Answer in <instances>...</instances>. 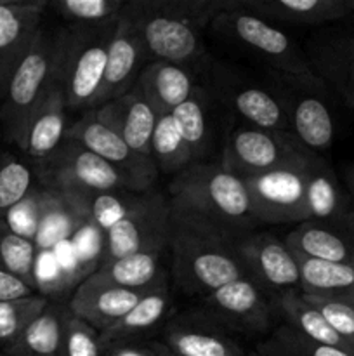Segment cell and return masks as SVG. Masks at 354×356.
Instances as JSON below:
<instances>
[{
  "instance_id": "6da1fadb",
  "label": "cell",
  "mask_w": 354,
  "mask_h": 356,
  "mask_svg": "<svg viewBox=\"0 0 354 356\" xmlns=\"http://www.w3.org/2000/svg\"><path fill=\"white\" fill-rule=\"evenodd\" d=\"M235 236L191 212L172 209L169 249L177 287L184 294L208 296L229 282L246 277L236 256Z\"/></svg>"
},
{
  "instance_id": "7a4b0ae2",
  "label": "cell",
  "mask_w": 354,
  "mask_h": 356,
  "mask_svg": "<svg viewBox=\"0 0 354 356\" xmlns=\"http://www.w3.org/2000/svg\"><path fill=\"white\" fill-rule=\"evenodd\" d=\"M169 195L172 209L191 212L231 235L259 226L245 181L221 163H191L170 181Z\"/></svg>"
},
{
  "instance_id": "3957f363",
  "label": "cell",
  "mask_w": 354,
  "mask_h": 356,
  "mask_svg": "<svg viewBox=\"0 0 354 356\" xmlns=\"http://www.w3.org/2000/svg\"><path fill=\"white\" fill-rule=\"evenodd\" d=\"M65 47V28H40L30 51L19 63L0 104V127L7 141L19 146L28 120L49 90L56 86L58 66Z\"/></svg>"
},
{
  "instance_id": "277c9868",
  "label": "cell",
  "mask_w": 354,
  "mask_h": 356,
  "mask_svg": "<svg viewBox=\"0 0 354 356\" xmlns=\"http://www.w3.org/2000/svg\"><path fill=\"white\" fill-rule=\"evenodd\" d=\"M210 28L214 33L245 49L269 66L281 83L318 80L309 66L304 49L298 47L294 38L269 21L236 7L235 0H229L228 7L215 16Z\"/></svg>"
},
{
  "instance_id": "5b68a950",
  "label": "cell",
  "mask_w": 354,
  "mask_h": 356,
  "mask_svg": "<svg viewBox=\"0 0 354 356\" xmlns=\"http://www.w3.org/2000/svg\"><path fill=\"white\" fill-rule=\"evenodd\" d=\"M117 23L118 17L101 24L65 28V47L56 83L65 92L68 110H92L96 106Z\"/></svg>"
},
{
  "instance_id": "8992f818",
  "label": "cell",
  "mask_w": 354,
  "mask_h": 356,
  "mask_svg": "<svg viewBox=\"0 0 354 356\" xmlns=\"http://www.w3.org/2000/svg\"><path fill=\"white\" fill-rule=\"evenodd\" d=\"M205 89L215 103L239 115L246 125L292 132L290 99L287 90L248 79L235 66L212 61L205 70Z\"/></svg>"
},
{
  "instance_id": "52a82bcc",
  "label": "cell",
  "mask_w": 354,
  "mask_h": 356,
  "mask_svg": "<svg viewBox=\"0 0 354 356\" xmlns=\"http://www.w3.org/2000/svg\"><path fill=\"white\" fill-rule=\"evenodd\" d=\"M120 14L137 28L148 58L183 66L194 75L205 73L214 61L201 40L200 30L160 13L151 0H128Z\"/></svg>"
},
{
  "instance_id": "ba28073f",
  "label": "cell",
  "mask_w": 354,
  "mask_h": 356,
  "mask_svg": "<svg viewBox=\"0 0 354 356\" xmlns=\"http://www.w3.org/2000/svg\"><path fill=\"white\" fill-rule=\"evenodd\" d=\"M316 153L309 152L292 132L242 125L226 136L221 165L246 179L287 167L305 165Z\"/></svg>"
},
{
  "instance_id": "9c48e42d",
  "label": "cell",
  "mask_w": 354,
  "mask_h": 356,
  "mask_svg": "<svg viewBox=\"0 0 354 356\" xmlns=\"http://www.w3.org/2000/svg\"><path fill=\"white\" fill-rule=\"evenodd\" d=\"M321 155L305 165L287 167L260 176L246 177L252 212L259 225H302L311 221L307 209V177Z\"/></svg>"
},
{
  "instance_id": "30bf717a",
  "label": "cell",
  "mask_w": 354,
  "mask_h": 356,
  "mask_svg": "<svg viewBox=\"0 0 354 356\" xmlns=\"http://www.w3.org/2000/svg\"><path fill=\"white\" fill-rule=\"evenodd\" d=\"M170 212V200L163 193L155 190L141 193L137 205L104 233L99 266L146 247L169 249Z\"/></svg>"
},
{
  "instance_id": "8fae6325",
  "label": "cell",
  "mask_w": 354,
  "mask_h": 356,
  "mask_svg": "<svg viewBox=\"0 0 354 356\" xmlns=\"http://www.w3.org/2000/svg\"><path fill=\"white\" fill-rule=\"evenodd\" d=\"M38 184L65 191L128 190L125 177L115 167L78 143L65 139L58 152L37 167Z\"/></svg>"
},
{
  "instance_id": "7c38bea8",
  "label": "cell",
  "mask_w": 354,
  "mask_h": 356,
  "mask_svg": "<svg viewBox=\"0 0 354 356\" xmlns=\"http://www.w3.org/2000/svg\"><path fill=\"white\" fill-rule=\"evenodd\" d=\"M66 139L78 143L115 167L125 177L134 193H146L155 183L158 169L151 156L141 155L132 149L117 132L97 120L94 110L85 111L78 122L68 127Z\"/></svg>"
},
{
  "instance_id": "4fadbf2b",
  "label": "cell",
  "mask_w": 354,
  "mask_h": 356,
  "mask_svg": "<svg viewBox=\"0 0 354 356\" xmlns=\"http://www.w3.org/2000/svg\"><path fill=\"white\" fill-rule=\"evenodd\" d=\"M235 250L246 277L262 291L276 296L287 291H301L297 259L285 240L253 229L235 236Z\"/></svg>"
},
{
  "instance_id": "5bb4252c",
  "label": "cell",
  "mask_w": 354,
  "mask_h": 356,
  "mask_svg": "<svg viewBox=\"0 0 354 356\" xmlns=\"http://www.w3.org/2000/svg\"><path fill=\"white\" fill-rule=\"evenodd\" d=\"M203 309L228 332L262 334L271 327L273 305L267 292L248 277L222 285L205 298Z\"/></svg>"
},
{
  "instance_id": "9a60e30c",
  "label": "cell",
  "mask_w": 354,
  "mask_h": 356,
  "mask_svg": "<svg viewBox=\"0 0 354 356\" xmlns=\"http://www.w3.org/2000/svg\"><path fill=\"white\" fill-rule=\"evenodd\" d=\"M312 73L354 111V28H319L304 44Z\"/></svg>"
},
{
  "instance_id": "2e32d148",
  "label": "cell",
  "mask_w": 354,
  "mask_h": 356,
  "mask_svg": "<svg viewBox=\"0 0 354 356\" xmlns=\"http://www.w3.org/2000/svg\"><path fill=\"white\" fill-rule=\"evenodd\" d=\"M47 9V0H0V104L14 72L40 31Z\"/></svg>"
},
{
  "instance_id": "e0dca14e",
  "label": "cell",
  "mask_w": 354,
  "mask_h": 356,
  "mask_svg": "<svg viewBox=\"0 0 354 356\" xmlns=\"http://www.w3.org/2000/svg\"><path fill=\"white\" fill-rule=\"evenodd\" d=\"M162 343L172 356H246L228 330L201 308L172 316L165 323Z\"/></svg>"
},
{
  "instance_id": "ac0fdd59",
  "label": "cell",
  "mask_w": 354,
  "mask_h": 356,
  "mask_svg": "<svg viewBox=\"0 0 354 356\" xmlns=\"http://www.w3.org/2000/svg\"><path fill=\"white\" fill-rule=\"evenodd\" d=\"M287 87L290 99L292 134L309 149L321 155L332 146L335 138V124L326 104L328 87L321 80L314 82L281 83Z\"/></svg>"
},
{
  "instance_id": "d6986e66",
  "label": "cell",
  "mask_w": 354,
  "mask_h": 356,
  "mask_svg": "<svg viewBox=\"0 0 354 356\" xmlns=\"http://www.w3.org/2000/svg\"><path fill=\"white\" fill-rule=\"evenodd\" d=\"M146 59H148V52H146L137 28L120 14L117 30L111 38L110 51H108L103 83H101L94 108L121 97L128 90L134 89L139 73L146 66Z\"/></svg>"
},
{
  "instance_id": "ffe728a7",
  "label": "cell",
  "mask_w": 354,
  "mask_h": 356,
  "mask_svg": "<svg viewBox=\"0 0 354 356\" xmlns=\"http://www.w3.org/2000/svg\"><path fill=\"white\" fill-rule=\"evenodd\" d=\"M146 291H130V289L118 287V285L99 280L90 273L75 289L68 306L76 316L103 332L115 325L121 316L127 315L137 305Z\"/></svg>"
},
{
  "instance_id": "44dd1931",
  "label": "cell",
  "mask_w": 354,
  "mask_h": 356,
  "mask_svg": "<svg viewBox=\"0 0 354 356\" xmlns=\"http://www.w3.org/2000/svg\"><path fill=\"white\" fill-rule=\"evenodd\" d=\"M92 110L97 120L117 132L132 149L151 156V136L158 113L135 87L121 97L108 101Z\"/></svg>"
},
{
  "instance_id": "7402d4cb",
  "label": "cell",
  "mask_w": 354,
  "mask_h": 356,
  "mask_svg": "<svg viewBox=\"0 0 354 356\" xmlns=\"http://www.w3.org/2000/svg\"><path fill=\"white\" fill-rule=\"evenodd\" d=\"M66 110L68 106H66L65 92L56 83L28 120L17 148L37 167L51 159L65 143L66 131H68Z\"/></svg>"
},
{
  "instance_id": "603a6c76",
  "label": "cell",
  "mask_w": 354,
  "mask_h": 356,
  "mask_svg": "<svg viewBox=\"0 0 354 356\" xmlns=\"http://www.w3.org/2000/svg\"><path fill=\"white\" fill-rule=\"evenodd\" d=\"M236 7L266 21L301 24V26H325L347 21V0H235Z\"/></svg>"
},
{
  "instance_id": "cb8c5ba5",
  "label": "cell",
  "mask_w": 354,
  "mask_h": 356,
  "mask_svg": "<svg viewBox=\"0 0 354 356\" xmlns=\"http://www.w3.org/2000/svg\"><path fill=\"white\" fill-rule=\"evenodd\" d=\"M194 73L172 63L153 61L139 73L135 89L158 115H169L193 94Z\"/></svg>"
},
{
  "instance_id": "d4e9b609",
  "label": "cell",
  "mask_w": 354,
  "mask_h": 356,
  "mask_svg": "<svg viewBox=\"0 0 354 356\" xmlns=\"http://www.w3.org/2000/svg\"><path fill=\"white\" fill-rule=\"evenodd\" d=\"M170 308L169 280L163 275L153 287L144 292L137 305L125 316H121L115 325L101 332V343L108 344L121 343V341L146 339L149 332L165 318Z\"/></svg>"
},
{
  "instance_id": "484cf974",
  "label": "cell",
  "mask_w": 354,
  "mask_h": 356,
  "mask_svg": "<svg viewBox=\"0 0 354 356\" xmlns=\"http://www.w3.org/2000/svg\"><path fill=\"white\" fill-rule=\"evenodd\" d=\"M285 243L294 254L309 259L354 263V249L337 225L305 221L285 236Z\"/></svg>"
},
{
  "instance_id": "4316f807",
  "label": "cell",
  "mask_w": 354,
  "mask_h": 356,
  "mask_svg": "<svg viewBox=\"0 0 354 356\" xmlns=\"http://www.w3.org/2000/svg\"><path fill=\"white\" fill-rule=\"evenodd\" d=\"M298 264L304 296L354 305V263H328L294 254Z\"/></svg>"
},
{
  "instance_id": "83f0119b",
  "label": "cell",
  "mask_w": 354,
  "mask_h": 356,
  "mask_svg": "<svg viewBox=\"0 0 354 356\" xmlns=\"http://www.w3.org/2000/svg\"><path fill=\"white\" fill-rule=\"evenodd\" d=\"M215 103L208 90L198 83L193 94L172 111L183 139L189 148L193 162H201L214 145L210 104Z\"/></svg>"
},
{
  "instance_id": "f1b7e54d",
  "label": "cell",
  "mask_w": 354,
  "mask_h": 356,
  "mask_svg": "<svg viewBox=\"0 0 354 356\" xmlns=\"http://www.w3.org/2000/svg\"><path fill=\"white\" fill-rule=\"evenodd\" d=\"M163 250H167V247H146L113 263L101 264L92 275L118 287L146 291L165 275L160 271V257Z\"/></svg>"
},
{
  "instance_id": "f546056e",
  "label": "cell",
  "mask_w": 354,
  "mask_h": 356,
  "mask_svg": "<svg viewBox=\"0 0 354 356\" xmlns=\"http://www.w3.org/2000/svg\"><path fill=\"white\" fill-rule=\"evenodd\" d=\"M276 306L283 313L287 325L301 332L307 339L325 346L337 348L351 355L346 341L332 329L323 313L305 299L301 291H287L276 296Z\"/></svg>"
},
{
  "instance_id": "4dcf8cb0",
  "label": "cell",
  "mask_w": 354,
  "mask_h": 356,
  "mask_svg": "<svg viewBox=\"0 0 354 356\" xmlns=\"http://www.w3.org/2000/svg\"><path fill=\"white\" fill-rule=\"evenodd\" d=\"M307 209L311 221L337 225L349 209V198L344 193L335 170L319 159L309 170Z\"/></svg>"
},
{
  "instance_id": "1f68e13d",
  "label": "cell",
  "mask_w": 354,
  "mask_h": 356,
  "mask_svg": "<svg viewBox=\"0 0 354 356\" xmlns=\"http://www.w3.org/2000/svg\"><path fill=\"white\" fill-rule=\"evenodd\" d=\"M87 218L68 193L44 186V209L33 243L38 252L58 245L85 222Z\"/></svg>"
},
{
  "instance_id": "d6a6232c",
  "label": "cell",
  "mask_w": 354,
  "mask_h": 356,
  "mask_svg": "<svg viewBox=\"0 0 354 356\" xmlns=\"http://www.w3.org/2000/svg\"><path fill=\"white\" fill-rule=\"evenodd\" d=\"M68 302L51 301L24 332L0 351V356H59L61 351L62 315Z\"/></svg>"
},
{
  "instance_id": "836d02e7",
  "label": "cell",
  "mask_w": 354,
  "mask_h": 356,
  "mask_svg": "<svg viewBox=\"0 0 354 356\" xmlns=\"http://www.w3.org/2000/svg\"><path fill=\"white\" fill-rule=\"evenodd\" d=\"M65 191V190H61ZM83 212L87 221L96 222L103 233L113 228L137 205L141 193L128 190L111 191H65Z\"/></svg>"
},
{
  "instance_id": "e575fe53",
  "label": "cell",
  "mask_w": 354,
  "mask_h": 356,
  "mask_svg": "<svg viewBox=\"0 0 354 356\" xmlns=\"http://www.w3.org/2000/svg\"><path fill=\"white\" fill-rule=\"evenodd\" d=\"M151 159L156 169L165 174H179L194 163L172 113L158 115L156 118L151 136Z\"/></svg>"
},
{
  "instance_id": "d590c367",
  "label": "cell",
  "mask_w": 354,
  "mask_h": 356,
  "mask_svg": "<svg viewBox=\"0 0 354 356\" xmlns=\"http://www.w3.org/2000/svg\"><path fill=\"white\" fill-rule=\"evenodd\" d=\"M37 256L38 250L35 243L24 236L17 235L2 219L0 221V271H6V273L21 278L40 292L37 271H35Z\"/></svg>"
},
{
  "instance_id": "8d00e7d4",
  "label": "cell",
  "mask_w": 354,
  "mask_h": 356,
  "mask_svg": "<svg viewBox=\"0 0 354 356\" xmlns=\"http://www.w3.org/2000/svg\"><path fill=\"white\" fill-rule=\"evenodd\" d=\"M51 299L45 294L0 301V351L9 348L33 320L42 315Z\"/></svg>"
},
{
  "instance_id": "74e56055",
  "label": "cell",
  "mask_w": 354,
  "mask_h": 356,
  "mask_svg": "<svg viewBox=\"0 0 354 356\" xmlns=\"http://www.w3.org/2000/svg\"><path fill=\"white\" fill-rule=\"evenodd\" d=\"M253 356H353L337 348L314 343L292 329L290 325H281L257 346Z\"/></svg>"
},
{
  "instance_id": "f35d334b",
  "label": "cell",
  "mask_w": 354,
  "mask_h": 356,
  "mask_svg": "<svg viewBox=\"0 0 354 356\" xmlns=\"http://www.w3.org/2000/svg\"><path fill=\"white\" fill-rule=\"evenodd\" d=\"M33 186L31 167L10 153H0V221Z\"/></svg>"
},
{
  "instance_id": "ab89813d",
  "label": "cell",
  "mask_w": 354,
  "mask_h": 356,
  "mask_svg": "<svg viewBox=\"0 0 354 356\" xmlns=\"http://www.w3.org/2000/svg\"><path fill=\"white\" fill-rule=\"evenodd\" d=\"M104 350L106 348L101 343L99 330L76 316L69 306H66L62 315L59 356H104Z\"/></svg>"
},
{
  "instance_id": "60d3db41",
  "label": "cell",
  "mask_w": 354,
  "mask_h": 356,
  "mask_svg": "<svg viewBox=\"0 0 354 356\" xmlns=\"http://www.w3.org/2000/svg\"><path fill=\"white\" fill-rule=\"evenodd\" d=\"M125 0H54L49 9L71 24H101L120 16Z\"/></svg>"
},
{
  "instance_id": "b9f144b4",
  "label": "cell",
  "mask_w": 354,
  "mask_h": 356,
  "mask_svg": "<svg viewBox=\"0 0 354 356\" xmlns=\"http://www.w3.org/2000/svg\"><path fill=\"white\" fill-rule=\"evenodd\" d=\"M42 209H44V186H33L28 191L26 197L17 202L12 209L6 214L3 221L9 225L10 229L17 235L33 242L37 236L38 226H40Z\"/></svg>"
},
{
  "instance_id": "7bdbcfd3",
  "label": "cell",
  "mask_w": 354,
  "mask_h": 356,
  "mask_svg": "<svg viewBox=\"0 0 354 356\" xmlns=\"http://www.w3.org/2000/svg\"><path fill=\"white\" fill-rule=\"evenodd\" d=\"M305 299L323 313L326 322L346 341V344L351 350V355L354 356V305L333 301V299L312 298V296H305Z\"/></svg>"
},
{
  "instance_id": "ee69618b",
  "label": "cell",
  "mask_w": 354,
  "mask_h": 356,
  "mask_svg": "<svg viewBox=\"0 0 354 356\" xmlns=\"http://www.w3.org/2000/svg\"><path fill=\"white\" fill-rule=\"evenodd\" d=\"M104 356H170V351L160 341L134 339L108 344Z\"/></svg>"
},
{
  "instance_id": "f6af8a7d",
  "label": "cell",
  "mask_w": 354,
  "mask_h": 356,
  "mask_svg": "<svg viewBox=\"0 0 354 356\" xmlns=\"http://www.w3.org/2000/svg\"><path fill=\"white\" fill-rule=\"evenodd\" d=\"M40 294L37 289L28 285L21 278L14 277V275L0 271V301H10V299H21L30 298V296Z\"/></svg>"
},
{
  "instance_id": "bcb514c9",
  "label": "cell",
  "mask_w": 354,
  "mask_h": 356,
  "mask_svg": "<svg viewBox=\"0 0 354 356\" xmlns=\"http://www.w3.org/2000/svg\"><path fill=\"white\" fill-rule=\"evenodd\" d=\"M337 226H340L344 233H346L347 240H349L351 247L354 249V211H347L346 214L340 218V221L337 222Z\"/></svg>"
},
{
  "instance_id": "7dc6e473",
  "label": "cell",
  "mask_w": 354,
  "mask_h": 356,
  "mask_svg": "<svg viewBox=\"0 0 354 356\" xmlns=\"http://www.w3.org/2000/svg\"><path fill=\"white\" fill-rule=\"evenodd\" d=\"M344 181H346L349 195L354 198V165L346 167V170H344Z\"/></svg>"
},
{
  "instance_id": "c3c4849f",
  "label": "cell",
  "mask_w": 354,
  "mask_h": 356,
  "mask_svg": "<svg viewBox=\"0 0 354 356\" xmlns=\"http://www.w3.org/2000/svg\"><path fill=\"white\" fill-rule=\"evenodd\" d=\"M347 2H349V17H347L346 23L354 28V0H347Z\"/></svg>"
},
{
  "instance_id": "681fc988",
  "label": "cell",
  "mask_w": 354,
  "mask_h": 356,
  "mask_svg": "<svg viewBox=\"0 0 354 356\" xmlns=\"http://www.w3.org/2000/svg\"><path fill=\"white\" fill-rule=\"evenodd\" d=\"M170 356H172V353H170Z\"/></svg>"
}]
</instances>
